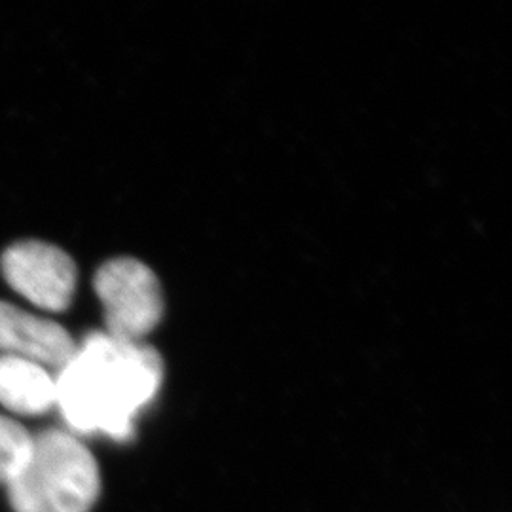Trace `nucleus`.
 Listing matches in <instances>:
<instances>
[{"mask_svg":"<svg viewBox=\"0 0 512 512\" xmlns=\"http://www.w3.org/2000/svg\"><path fill=\"white\" fill-rule=\"evenodd\" d=\"M0 404L19 416H42L55 406V374L21 357L0 355Z\"/></svg>","mask_w":512,"mask_h":512,"instance_id":"6","label":"nucleus"},{"mask_svg":"<svg viewBox=\"0 0 512 512\" xmlns=\"http://www.w3.org/2000/svg\"><path fill=\"white\" fill-rule=\"evenodd\" d=\"M93 289L105 310L107 334L143 342L164 315V293L156 274L135 258L105 262L93 277Z\"/></svg>","mask_w":512,"mask_h":512,"instance_id":"3","label":"nucleus"},{"mask_svg":"<svg viewBox=\"0 0 512 512\" xmlns=\"http://www.w3.org/2000/svg\"><path fill=\"white\" fill-rule=\"evenodd\" d=\"M0 268L6 283L40 310L71 306L78 272L63 249L44 241H19L4 251Z\"/></svg>","mask_w":512,"mask_h":512,"instance_id":"4","label":"nucleus"},{"mask_svg":"<svg viewBox=\"0 0 512 512\" xmlns=\"http://www.w3.org/2000/svg\"><path fill=\"white\" fill-rule=\"evenodd\" d=\"M33 435L12 418L0 416V484L16 476L31 450Z\"/></svg>","mask_w":512,"mask_h":512,"instance_id":"7","label":"nucleus"},{"mask_svg":"<svg viewBox=\"0 0 512 512\" xmlns=\"http://www.w3.org/2000/svg\"><path fill=\"white\" fill-rule=\"evenodd\" d=\"M74 351L71 334L59 323L0 300V353L35 361L57 372L71 361Z\"/></svg>","mask_w":512,"mask_h":512,"instance_id":"5","label":"nucleus"},{"mask_svg":"<svg viewBox=\"0 0 512 512\" xmlns=\"http://www.w3.org/2000/svg\"><path fill=\"white\" fill-rule=\"evenodd\" d=\"M99 492L101 476L92 452L63 429L35 435L27 459L8 482L16 512H90Z\"/></svg>","mask_w":512,"mask_h":512,"instance_id":"2","label":"nucleus"},{"mask_svg":"<svg viewBox=\"0 0 512 512\" xmlns=\"http://www.w3.org/2000/svg\"><path fill=\"white\" fill-rule=\"evenodd\" d=\"M162 382L164 363L156 349L93 332L55 372V406L71 433L126 440Z\"/></svg>","mask_w":512,"mask_h":512,"instance_id":"1","label":"nucleus"}]
</instances>
